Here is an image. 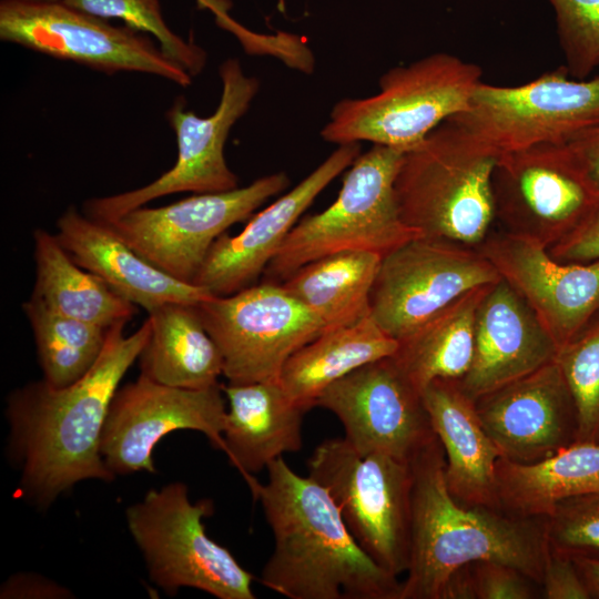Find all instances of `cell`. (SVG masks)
<instances>
[{"label":"cell","mask_w":599,"mask_h":599,"mask_svg":"<svg viewBox=\"0 0 599 599\" xmlns=\"http://www.w3.org/2000/svg\"><path fill=\"white\" fill-rule=\"evenodd\" d=\"M422 397L444 449L445 478L451 496L466 506L500 509L496 463L501 454L487 435L475 400L458 379L446 378L430 382Z\"/></svg>","instance_id":"23"},{"label":"cell","mask_w":599,"mask_h":599,"mask_svg":"<svg viewBox=\"0 0 599 599\" xmlns=\"http://www.w3.org/2000/svg\"><path fill=\"white\" fill-rule=\"evenodd\" d=\"M124 325L109 328L100 357L78 380L54 387L42 378L7 398L8 454L20 471L21 496L39 509L83 480L115 478L101 454L102 433L120 383L151 334L149 318L130 335Z\"/></svg>","instance_id":"1"},{"label":"cell","mask_w":599,"mask_h":599,"mask_svg":"<svg viewBox=\"0 0 599 599\" xmlns=\"http://www.w3.org/2000/svg\"><path fill=\"white\" fill-rule=\"evenodd\" d=\"M288 184L286 173L277 172L243 187L199 193L160 207L141 206L105 224L151 264L192 283L213 243Z\"/></svg>","instance_id":"14"},{"label":"cell","mask_w":599,"mask_h":599,"mask_svg":"<svg viewBox=\"0 0 599 599\" xmlns=\"http://www.w3.org/2000/svg\"><path fill=\"white\" fill-rule=\"evenodd\" d=\"M266 470L265 484L245 479L274 537L263 586L288 599H400L402 581L358 545L322 485L283 456Z\"/></svg>","instance_id":"2"},{"label":"cell","mask_w":599,"mask_h":599,"mask_svg":"<svg viewBox=\"0 0 599 599\" xmlns=\"http://www.w3.org/2000/svg\"><path fill=\"white\" fill-rule=\"evenodd\" d=\"M550 551L569 558H599V493L560 500L545 518Z\"/></svg>","instance_id":"34"},{"label":"cell","mask_w":599,"mask_h":599,"mask_svg":"<svg viewBox=\"0 0 599 599\" xmlns=\"http://www.w3.org/2000/svg\"><path fill=\"white\" fill-rule=\"evenodd\" d=\"M222 385L187 389L171 387L140 375L116 390L104 424L101 454L109 470L118 475L155 473L152 453L174 430L204 434L224 449L226 398Z\"/></svg>","instance_id":"16"},{"label":"cell","mask_w":599,"mask_h":599,"mask_svg":"<svg viewBox=\"0 0 599 599\" xmlns=\"http://www.w3.org/2000/svg\"><path fill=\"white\" fill-rule=\"evenodd\" d=\"M540 586L545 599H590L573 560L552 551L546 560Z\"/></svg>","instance_id":"38"},{"label":"cell","mask_w":599,"mask_h":599,"mask_svg":"<svg viewBox=\"0 0 599 599\" xmlns=\"http://www.w3.org/2000/svg\"><path fill=\"white\" fill-rule=\"evenodd\" d=\"M308 476L338 507L358 545L395 576L406 572L410 548L413 469L384 454L362 455L345 438L322 441Z\"/></svg>","instance_id":"8"},{"label":"cell","mask_w":599,"mask_h":599,"mask_svg":"<svg viewBox=\"0 0 599 599\" xmlns=\"http://www.w3.org/2000/svg\"><path fill=\"white\" fill-rule=\"evenodd\" d=\"M559 262L588 263L599 260V204L565 238L548 248Z\"/></svg>","instance_id":"39"},{"label":"cell","mask_w":599,"mask_h":599,"mask_svg":"<svg viewBox=\"0 0 599 599\" xmlns=\"http://www.w3.org/2000/svg\"><path fill=\"white\" fill-rule=\"evenodd\" d=\"M481 82L477 64L445 52L424 57L389 69L377 93L336 102L321 136L337 145L367 141L408 151L464 111Z\"/></svg>","instance_id":"5"},{"label":"cell","mask_w":599,"mask_h":599,"mask_svg":"<svg viewBox=\"0 0 599 599\" xmlns=\"http://www.w3.org/2000/svg\"><path fill=\"white\" fill-rule=\"evenodd\" d=\"M599 190V126L569 143Z\"/></svg>","instance_id":"41"},{"label":"cell","mask_w":599,"mask_h":599,"mask_svg":"<svg viewBox=\"0 0 599 599\" xmlns=\"http://www.w3.org/2000/svg\"><path fill=\"white\" fill-rule=\"evenodd\" d=\"M59 242L83 268L148 313L167 303L197 305L212 297L204 288L161 271L130 247L108 224L74 206L57 221Z\"/></svg>","instance_id":"22"},{"label":"cell","mask_w":599,"mask_h":599,"mask_svg":"<svg viewBox=\"0 0 599 599\" xmlns=\"http://www.w3.org/2000/svg\"><path fill=\"white\" fill-rule=\"evenodd\" d=\"M148 314L151 334L139 357L140 375L179 388L217 385L223 358L196 305L167 303Z\"/></svg>","instance_id":"25"},{"label":"cell","mask_w":599,"mask_h":599,"mask_svg":"<svg viewBox=\"0 0 599 599\" xmlns=\"http://www.w3.org/2000/svg\"><path fill=\"white\" fill-rule=\"evenodd\" d=\"M490 285L468 291L398 341L393 357L420 393L435 379H460L467 373L477 308Z\"/></svg>","instance_id":"29"},{"label":"cell","mask_w":599,"mask_h":599,"mask_svg":"<svg viewBox=\"0 0 599 599\" xmlns=\"http://www.w3.org/2000/svg\"><path fill=\"white\" fill-rule=\"evenodd\" d=\"M315 406L338 418L344 438L362 455L384 454L412 463L437 437L422 393L393 356L336 380Z\"/></svg>","instance_id":"17"},{"label":"cell","mask_w":599,"mask_h":599,"mask_svg":"<svg viewBox=\"0 0 599 599\" xmlns=\"http://www.w3.org/2000/svg\"><path fill=\"white\" fill-rule=\"evenodd\" d=\"M449 125L496 155L565 144L599 126V77L572 79L565 65L514 87L481 82Z\"/></svg>","instance_id":"9"},{"label":"cell","mask_w":599,"mask_h":599,"mask_svg":"<svg viewBox=\"0 0 599 599\" xmlns=\"http://www.w3.org/2000/svg\"><path fill=\"white\" fill-rule=\"evenodd\" d=\"M531 308L558 351L599 314V260L565 263L532 240L491 231L478 246Z\"/></svg>","instance_id":"18"},{"label":"cell","mask_w":599,"mask_h":599,"mask_svg":"<svg viewBox=\"0 0 599 599\" xmlns=\"http://www.w3.org/2000/svg\"><path fill=\"white\" fill-rule=\"evenodd\" d=\"M0 39L59 60L114 74L150 73L181 87L192 77L170 60L150 34L52 2L0 1Z\"/></svg>","instance_id":"13"},{"label":"cell","mask_w":599,"mask_h":599,"mask_svg":"<svg viewBox=\"0 0 599 599\" xmlns=\"http://www.w3.org/2000/svg\"><path fill=\"white\" fill-rule=\"evenodd\" d=\"M69 7L102 19H120L125 26L155 38L162 52L192 78L207 60L206 52L192 40L174 33L163 19L159 0H61Z\"/></svg>","instance_id":"32"},{"label":"cell","mask_w":599,"mask_h":599,"mask_svg":"<svg viewBox=\"0 0 599 599\" xmlns=\"http://www.w3.org/2000/svg\"><path fill=\"white\" fill-rule=\"evenodd\" d=\"M557 353L531 308L500 280L477 308L473 361L458 380L475 400L555 361Z\"/></svg>","instance_id":"21"},{"label":"cell","mask_w":599,"mask_h":599,"mask_svg":"<svg viewBox=\"0 0 599 599\" xmlns=\"http://www.w3.org/2000/svg\"><path fill=\"white\" fill-rule=\"evenodd\" d=\"M380 260L373 252H338L307 263L280 284L316 314L325 329L348 326L370 315Z\"/></svg>","instance_id":"30"},{"label":"cell","mask_w":599,"mask_h":599,"mask_svg":"<svg viewBox=\"0 0 599 599\" xmlns=\"http://www.w3.org/2000/svg\"><path fill=\"white\" fill-rule=\"evenodd\" d=\"M478 417L502 457L542 460L577 441L575 402L555 361L475 399Z\"/></svg>","instance_id":"19"},{"label":"cell","mask_w":599,"mask_h":599,"mask_svg":"<svg viewBox=\"0 0 599 599\" xmlns=\"http://www.w3.org/2000/svg\"><path fill=\"white\" fill-rule=\"evenodd\" d=\"M1 599H70L73 592L57 581L34 572L10 576L0 588Z\"/></svg>","instance_id":"40"},{"label":"cell","mask_w":599,"mask_h":599,"mask_svg":"<svg viewBox=\"0 0 599 599\" xmlns=\"http://www.w3.org/2000/svg\"><path fill=\"white\" fill-rule=\"evenodd\" d=\"M569 75L583 80L599 65V0H549Z\"/></svg>","instance_id":"35"},{"label":"cell","mask_w":599,"mask_h":599,"mask_svg":"<svg viewBox=\"0 0 599 599\" xmlns=\"http://www.w3.org/2000/svg\"><path fill=\"white\" fill-rule=\"evenodd\" d=\"M498 158L444 121L404 153L394 185L403 222L423 236L478 247L495 223Z\"/></svg>","instance_id":"4"},{"label":"cell","mask_w":599,"mask_h":599,"mask_svg":"<svg viewBox=\"0 0 599 599\" xmlns=\"http://www.w3.org/2000/svg\"><path fill=\"white\" fill-rule=\"evenodd\" d=\"M359 154L358 142L338 145L296 186L256 213L238 234H222L192 283L213 296L231 295L254 284L302 214Z\"/></svg>","instance_id":"20"},{"label":"cell","mask_w":599,"mask_h":599,"mask_svg":"<svg viewBox=\"0 0 599 599\" xmlns=\"http://www.w3.org/2000/svg\"><path fill=\"white\" fill-rule=\"evenodd\" d=\"M213 502H192L184 483L150 489L125 510L129 532L150 580L169 596L195 588L217 599H255L253 576L205 531Z\"/></svg>","instance_id":"7"},{"label":"cell","mask_w":599,"mask_h":599,"mask_svg":"<svg viewBox=\"0 0 599 599\" xmlns=\"http://www.w3.org/2000/svg\"><path fill=\"white\" fill-rule=\"evenodd\" d=\"M475 599H535L541 587L519 569L493 560L470 562Z\"/></svg>","instance_id":"37"},{"label":"cell","mask_w":599,"mask_h":599,"mask_svg":"<svg viewBox=\"0 0 599 599\" xmlns=\"http://www.w3.org/2000/svg\"><path fill=\"white\" fill-rule=\"evenodd\" d=\"M589 591L590 599H599V558H571Z\"/></svg>","instance_id":"42"},{"label":"cell","mask_w":599,"mask_h":599,"mask_svg":"<svg viewBox=\"0 0 599 599\" xmlns=\"http://www.w3.org/2000/svg\"><path fill=\"white\" fill-rule=\"evenodd\" d=\"M18 1H23V2H52V1H58V0H18Z\"/></svg>","instance_id":"45"},{"label":"cell","mask_w":599,"mask_h":599,"mask_svg":"<svg viewBox=\"0 0 599 599\" xmlns=\"http://www.w3.org/2000/svg\"><path fill=\"white\" fill-rule=\"evenodd\" d=\"M22 311L33 333L43 379L64 387L87 374L100 357L109 328L67 317L30 296Z\"/></svg>","instance_id":"31"},{"label":"cell","mask_w":599,"mask_h":599,"mask_svg":"<svg viewBox=\"0 0 599 599\" xmlns=\"http://www.w3.org/2000/svg\"><path fill=\"white\" fill-rule=\"evenodd\" d=\"M398 341L385 334L372 316L328 328L296 351L285 363L278 382L288 396L307 410L333 383L374 361L393 356Z\"/></svg>","instance_id":"27"},{"label":"cell","mask_w":599,"mask_h":599,"mask_svg":"<svg viewBox=\"0 0 599 599\" xmlns=\"http://www.w3.org/2000/svg\"><path fill=\"white\" fill-rule=\"evenodd\" d=\"M227 403L223 451L244 479L285 453L302 449L307 409L278 380L222 385Z\"/></svg>","instance_id":"24"},{"label":"cell","mask_w":599,"mask_h":599,"mask_svg":"<svg viewBox=\"0 0 599 599\" xmlns=\"http://www.w3.org/2000/svg\"><path fill=\"white\" fill-rule=\"evenodd\" d=\"M219 74L222 94L212 115L203 118L186 110L183 99L175 101L167 112L177 143L175 164L144 186L87 200L82 211L87 216L110 223L170 194L215 193L238 187V179L225 161L224 145L232 126L247 112L257 94L260 82L246 75L235 58L223 61Z\"/></svg>","instance_id":"11"},{"label":"cell","mask_w":599,"mask_h":599,"mask_svg":"<svg viewBox=\"0 0 599 599\" xmlns=\"http://www.w3.org/2000/svg\"><path fill=\"white\" fill-rule=\"evenodd\" d=\"M578 418L577 441L599 444V314L556 356Z\"/></svg>","instance_id":"33"},{"label":"cell","mask_w":599,"mask_h":599,"mask_svg":"<svg viewBox=\"0 0 599 599\" xmlns=\"http://www.w3.org/2000/svg\"><path fill=\"white\" fill-rule=\"evenodd\" d=\"M196 307L230 384L278 380L287 359L325 331L316 314L271 281Z\"/></svg>","instance_id":"12"},{"label":"cell","mask_w":599,"mask_h":599,"mask_svg":"<svg viewBox=\"0 0 599 599\" xmlns=\"http://www.w3.org/2000/svg\"><path fill=\"white\" fill-rule=\"evenodd\" d=\"M499 507L522 518H546L562 499L599 493V444L576 441L530 464L499 457Z\"/></svg>","instance_id":"26"},{"label":"cell","mask_w":599,"mask_h":599,"mask_svg":"<svg viewBox=\"0 0 599 599\" xmlns=\"http://www.w3.org/2000/svg\"><path fill=\"white\" fill-rule=\"evenodd\" d=\"M491 190L500 230L547 248L570 234L599 204V190L569 143L501 154Z\"/></svg>","instance_id":"10"},{"label":"cell","mask_w":599,"mask_h":599,"mask_svg":"<svg viewBox=\"0 0 599 599\" xmlns=\"http://www.w3.org/2000/svg\"><path fill=\"white\" fill-rule=\"evenodd\" d=\"M197 4L202 9H209L214 16L229 12L232 7L231 0H196Z\"/></svg>","instance_id":"43"},{"label":"cell","mask_w":599,"mask_h":599,"mask_svg":"<svg viewBox=\"0 0 599 599\" xmlns=\"http://www.w3.org/2000/svg\"><path fill=\"white\" fill-rule=\"evenodd\" d=\"M410 465V548L400 599H441L450 575L479 560L512 566L541 585L550 551L545 518L458 502L446 484L445 454L437 437Z\"/></svg>","instance_id":"3"},{"label":"cell","mask_w":599,"mask_h":599,"mask_svg":"<svg viewBox=\"0 0 599 599\" xmlns=\"http://www.w3.org/2000/svg\"><path fill=\"white\" fill-rule=\"evenodd\" d=\"M216 24L233 33L244 50L252 54H272L285 64L303 72H311L314 58L305 42L297 35L277 32L273 35L253 32L229 16V12L215 16Z\"/></svg>","instance_id":"36"},{"label":"cell","mask_w":599,"mask_h":599,"mask_svg":"<svg viewBox=\"0 0 599 599\" xmlns=\"http://www.w3.org/2000/svg\"><path fill=\"white\" fill-rule=\"evenodd\" d=\"M406 151L373 144L346 172L337 199L325 210L301 219L266 266L267 281L284 282L319 257L366 251L382 257L420 236L398 211L395 179Z\"/></svg>","instance_id":"6"},{"label":"cell","mask_w":599,"mask_h":599,"mask_svg":"<svg viewBox=\"0 0 599 599\" xmlns=\"http://www.w3.org/2000/svg\"><path fill=\"white\" fill-rule=\"evenodd\" d=\"M277 9H278V11H281L282 13L285 12V0H277Z\"/></svg>","instance_id":"44"},{"label":"cell","mask_w":599,"mask_h":599,"mask_svg":"<svg viewBox=\"0 0 599 599\" xmlns=\"http://www.w3.org/2000/svg\"><path fill=\"white\" fill-rule=\"evenodd\" d=\"M35 282L32 296L60 315L110 328L131 319L135 305L69 255L55 234L33 232Z\"/></svg>","instance_id":"28"},{"label":"cell","mask_w":599,"mask_h":599,"mask_svg":"<svg viewBox=\"0 0 599 599\" xmlns=\"http://www.w3.org/2000/svg\"><path fill=\"white\" fill-rule=\"evenodd\" d=\"M500 280L478 247L420 235L382 257L370 316L400 341L468 291Z\"/></svg>","instance_id":"15"}]
</instances>
